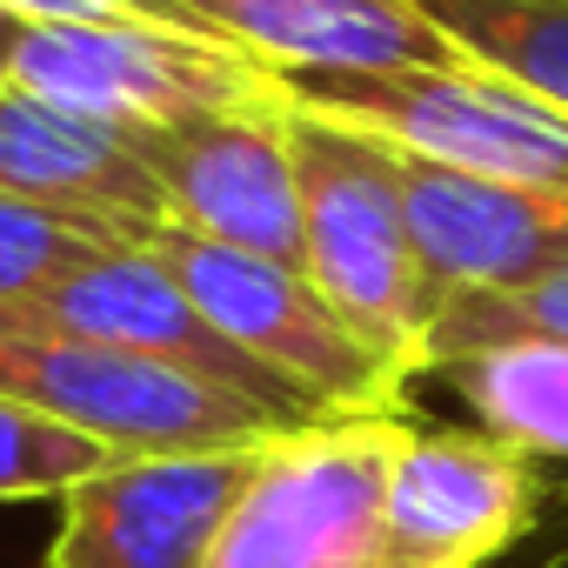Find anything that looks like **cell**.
Masks as SVG:
<instances>
[{
	"instance_id": "20",
	"label": "cell",
	"mask_w": 568,
	"mask_h": 568,
	"mask_svg": "<svg viewBox=\"0 0 568 568\" xmlns=\"http://www.w3.org/2000/svg\"><path fill=\"white\" fill-rule=\"evenodd\" d=\"M521 568H568V481L548 495V515H541V548H535Z\"/></svg>"
},
{
	"instance_id": "19",
	"label": "cell",
	"mask_w": 568,
	"mask_h": 568,
	"mask_svg": "<svg viewBox=\"0 0 568 568\" xmlns=\"http://www.w3.org/2000/svg\"><path fill=\"white\" fill-rule=\"evenodd\" d=\"M0 14H14V21H168L161 0H0Z\"/></svg>"
},
{
	"instance_id": "21",
	"label": "cell",
	"mask_w": 568,
	"mask_h": 568,
	"mask_svg": "<svg viewBox=\"0 0 568 568\" xmlns=\"http://www.w3.org/2000/svg\"><path fill=\"white\" fill-rule=\"evenodd\" d=\"M21 28H28V21H14V14H0V74H8V54H14Z\"/></svg>"
},
{
	"instance_id": "4",
	"label": "cell",
	"mask_w": 568,
	"mask_h": 568,
	"mask_svg": "<svg viewBox=\"0 0 568 568\" xmlns=\"http://www.w3.org/2000/svg\"><path fill=\"white\" fill-rule=\"evenodd\" d=\"M281 88L302 114L415 161L568 201V114L501 74H281Z\"/></svg>"
},
{
	"instance_id": "1",
	"label": "cell",
	"mask_w": 568,
	"mask_h": 568,
	"mask_svg": "<svg viewBox=\"0 0 568 568\" xmlns=\"http://www.w3.org/2000/svg\"><path fill=\"white\" fill-rule=\"evenodd\" d=\"M295 168H302V274L362 335V348L395 382L415 388V375H428L448 295L415 247L395 154L368 134H348L295 108Z\"/></svg>"
},
{
	"instance_id": "13",
	"label": "cell",
	"mask_w": 568,
	"mask_h": 568,
	"mask_svg": "<svg viewBox=\"0 0 568 568\" xmlns=\"http://www.w3.org/2000/svg\"><path fill=\"white\" fill-rule=\"evenodd\" d=\"M0 194L81 221L108 241H128L168 214L161 181L128 128L34 101L8 81H0Z\"/></svg>"
},
{
	"instance_id": "17",
	"label": "cell",
	"mask_w": 568,
	"mask_h": 568,
	"mask_svg": "<svg viewBox=\"0 0 568 568\" xmlns=\"http://www.w3.org/2000/svg\"><path fill=\"white\" fill-rule=\"evenodd\" d=\"M101 247H114V241L81 227V221H61V214H48L34 201L0 194V308L34 302L41 288H54L61 274L88 267Z\"/></svg>"
},
{
	"instance_id": "11",
	"label": "cell",
	"mask_w": 568,
	"mask_h": 568,
	"mask_svg": "<svg viewBox=\"0 0 568 568\" xmlns=\"http://www.w3.org/2000/svg\"><path fill=\"white\" fill-rule=\"evenodd\" d=\"M161 14L274 74H468L422 0H161Z\"/></svg>"
},
{
	"instance_id": "10",
	"label": "cell",
	"mask_w": 568,
	"mask_h": 568,
	"mask_svg": "<svg viewBox=\"0 0 568 568\" xmlns=\"http://www.w3.org/2000/svg\"><path fill=\"white\" fill-rule=\"evenodd\" d=\"M0 315H14V322H41V328H61V335H81V342H108V348H134V355H154L181 375H201L214 388H234L274 415H288L302 428L328 422L322 408H308L295 388H281L254 355H241L187 295H181V281L134 241H114L101 247L88 267L61 274L54 288H41L34 302L21 308H0Z\"/></svg>"
},
{
	"instance_id": "3",
	"label": "cell",
	"mask_w": 568,
	"mask_h": 568,
	"mask_svg": "<svg viewBox=\"0 0 568 568\" xmlns=\"http://www.w3.org/2000/svg\"><path fill=\"white\" fill-rule=\"evenodd\" d=\"M0 388L114 455L241 448V442H274V435L302 428L234 388L181 375L154 355L81 342V335L14 322V315H0Z\"/></svg>"
},
{
	"instance_id": "9",
	"label": "cell",
	"mask_w": 568,
	"mask_h": 568,
	"mask_svg": "<svg viewBox=\"0 0 568 568\" xmlns=\"http://www.w3.org/2000/svg\"><path fill=\"white\" fill-rule=\"evenodd\" d=\"M261 455L267 442L114 455L61 495L48 568H207Z\"/></svg>"
},
{
	"instance_id": "16",
	"label": "cell",
	"mask_w": 568,
	"mask_h": 568,
	"mask_svg": "<svg viewBox=\"0 0 568 568\" xmlns=\"http://www.w3.org/2000/svg\"><path fill=\"white\" fill-rule=\"evenodd\" d=\"M108 462H114V448L61 428L54 415H41L0 388V501H61L74 481H88Z\"/></svg>"
},
{
	"instance_id": "6",
	"label": "cell",
	"mask_w": 568,
	"mask_h": 568,
	"mask_svg": "<svg viewBox=\"0 0 568 568\" xmlns=\"http://www.w3.org/2000/svg\"><path fill=\"white\" fill-rule=\"evenodd\" d=\"M408 422L348 415L267 442L207 568H382V488Z\"/></svg>"
},
{
	"instance_id": "7",
	"label": "cell",
	"mask_w": 568,
	"mask_h": 568,
	"mask_svg": "<svg viewBox=\"0 0 568 568\" xmlns=\"http://www.w3.org/2000/svg\"><path fill=\"white\" fill-rule=\"evenodd\" d=\"M128 134L161 181L168 221L221 247L302 267V168H295L288 88L247 108H214L174 128H128Z\"/></svg>"
},
{
	"instance_id": "8",
	"label": "cell",
	"mask_w": 568,
	"mask_h": 568,
	"mask_svg": "<svg viewBox=\"0 0 568 568\" xmlns=\"http://www.w3.org/2000/svg\"><path fill=\"white\" fill-rule=\"evenodd\" d=\"M541 462L488 428L408 422L382 488V568H488L548 515Z\"/></svg>"
},
{
	"instance_id": "14",
	"label": "cell",
	"mask_w": 568,
	"mask_h": 568,
	"mask_svg": "<svg viewBox=\"0 0 568 568\" xmlns=\"http://www.w3.org/2000/svg\"><path fill=\"white\" fill-rule=\"evenodd\" d=\"M462 402L475 408V422L521 448L528 462H561L568 468V342L555 335H508L488 342L462 362L442 368Z\"/></svg>"
},
{
	"instance_id": "5",
	"label": "cell",
	"mask_w": 568,
	"mask_h": 568,
	"mask_svg": "<svg viewBox=\"0 0 568 568\" xmlns=\"http://www.w3.org/2000/svg\"><path fill=\"white\" fill-rule=\"evenodd\" d=\"M0 81L108 128H174L281 94L274 68L174 21H28Z\"/></svg>"
},
{
	"instance_id": "18",
	"label": "cell",
	"mask_w": 568,
	"mask_h": 568,
	"mask_svg": "<svg viewBox=\"0 0 568 568\" xmlns=\"http://www.w3.org/2000/svg\"><path fill=\"white\" fill-rule=\"evenodd\" d=\"M508 335H555L568 342V274L555 281H535L521 295H455L442 328H435V348H428V375H442L448 362L488 348V342H508Z\"/></svg>"
},
{
	"instance_id": "15",
	"label": "cell",
	"mask_w": 568,
	"mask_h": 568,
	"mask_svg": "<svg viewBox=\"0 0 568 568\" xmlns=\"http://www.w3.org/2000/svg\"><path fill=\"white\" fill-rule=\"evenodd\" d=\"M428 21L481 68L568 114V0H422Z\"/></svg>"
},
{
	"instance_id": "12",
	"label": "cell",
	"mask_w": 568,
	"mask_h": 568,
	"mask_svg": "<svg viewBox=\"0 0 568 568\" xmlns=\"http://www.w3.org/2000/svg\"><path fill=\"white\" fill-rule=\"evenodd\" d=\"M388 154H395L415 247L448 302L455 295H521L535 281L568 274V201L528 194V187H495V181L415 161L402 148H388Z\"/></svg>"
},
{
	"instance_id": "2",
	"label": "cell",
	"mask_w": 568,
	"mask_h": 568,
	"mask_svg": "<svg viewBox=\"0 0 568 568\" xmlns=\"http://www.w3.org/2000/svg\"><path fill=\"white\" fill-rule=\"evenodd\" d=\"M128 241L148 247L181 281V295L241 355H254L281 388H295L328 422H348V415H408V382H395L362 348V335L315 295V281L302 267L221 247V241L168 221V214L148 221Z\"/></svg>"
}]
</instances>
